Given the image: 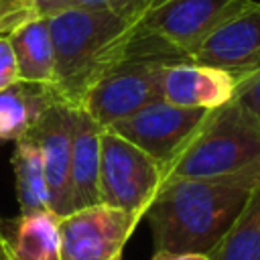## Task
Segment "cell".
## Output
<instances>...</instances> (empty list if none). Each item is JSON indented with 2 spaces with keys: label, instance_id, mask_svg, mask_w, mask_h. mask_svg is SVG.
I'll return each instance as SVG.
<instances>
[{
  "label": "cell",
  "instance_id": "cell-1",
  "mask_svg": "<svg viewBox=\"0 0 260 260\" xmlns=\"http://www.w3.org/2000/svg\"><path fill=\"white\" fill-rule=\"evenodd\" d=\"M260 169L217 179L165 181L144 217L150 223L154 252L209 254L240 215Z\"/></svg>",
  "mask_w": 260,
  "mask_h": 260
},
{
  "label": "cell",
  "instance_id": "cell-2",
  "mask_svg": "<svg viewBox=\"0 0 260 260\" xmlns=\"http://www.w3.org/2000/svg\"><path fill=\"white\" fill-rule=\"evenodd\" d=\"M47 22L55 51V89L75 108L126 57L138 28V22L124 20L114 12L79 6Z\"/></svg>",
  "mask_w": 260,
  "mask_h": 260
},
{
  "label": "cell",
  "instance_id": "cell-3",
  "mask_svg": "<svg viewBox=\"0 0 260 260\" xmlns=\"http://www.w3.org/2000/svg\"><path fill=\"white\" fill-rule=\"evenodd\" d=\"M260 169V120L234 98L211 110L193 140L165 169V181L217 179Z\"/></svg>",
  "mask_w": 260,
  "mask_h": 260
},
{
  "label": "cell",
  "instance_id": "cell-4",
  "mask_svg": "<svg viewBox=\"0 0 260 260\" xmlns=\"http://www.w3.org/2000/svg\"><path fill=\"white\" fill-rule=\"evenodd\" d=\"M165 183L162 167L110 128L100 136V203L144 217Z\"/></svg>",
  "mask_w": 260,
  "mask_h": 260
},
{
  "label": "cell",
  "instance_id": "cell-5",
  "mask_svg": "<svg viewBox=\"0 0 260 260\" xmlns=\"http://www.w3.org/2000/svg\"><path fill=\"white\" fill-rule=\"evenodd\" d=\"M167 65L171 63L165 59L126 51V57L85 93L79 108L102 128H108L140 108L162 100L160 79Z\"/></svg>",
  "mask_w": 260,
  "mask_h": 260
},
{
  "label": "cell",
  "instance_id": "cell-6",
  "mask_svg": "<svg viewBox=\"0 0 260 260\" xmlns=\"http://www.w3.org/2000/svg\"><path fill=\"white\" fill-rule=\"evenodd\" d=\"M211 110L181 108L160 100L140 108L108 128L144 150L165 171L201 130Z\"/></svg>",
  "mask_w": 260,
  "mask_h": 260
},
{
  "label": "cell",
  "instance_id": "cell-7",
  "mask_svg": "<svg viewBox=\"0 0 260 260\" xmlns=\"http://www.w3.org/2000/svg\"><path fill=\"white\" fill-rule=\"evenodd\" d=\"M140 219L104 203L75 209L59 219V260H118Z\"/></svg>",
  "mask_w": 260,
  "mask_h": 260
},
{
  "label": "cell",
  "instance_id": "cell-8",
  "mask_svg": "<svg viewBox=\"0 0 260 260\" xmlns=\"http://www.w3.org/2000/svg\"><path fill=\"white\" fill-rule=\"evenodd\" d=\"M244 0H158L138 22V30L191 61L201 41Z\"/></svg>",
  "mask_w": 260,
  "mask_h": 260
},
{
  "label": "cell",
  "instance_id": "cell-9",
  "mask_svg": "<svg viewBox=\"0 0 260 260\" xmlns=\"http://www.w3.org/2000/svg\"><path fill=\"white\" fill-rule=\"evenodd\" d=\"M193 63L223 69L238 81L260 69V2L244 0L193 51Z\"/></svg>",
  "mask_w": 260,
  "mask_h": 260
},
{
  "label": "cell",
  "instance_id": "cell-10",
  "mask_svg": "<svg viewBox=\"0 0 260 260\" xmlns=\"http://www.w3.org/2000/svg\"><path fill=\"white\" fill-rule=\"evenodd\" d=\"M75 114L77 108L61 98L47 108V112L41 116L35 128L26 134L35 140L43 154L49 189V209L59 217L73 211L69 191V169Z\"/></svg>",
  "mask_w": 260,
  "mask_h": 260
},
{
  "label": "cell",
  "instance_id": "cell-11",
  "mask_svg": "<svg viewBox=\"0 0 260 260\" xmlns=\"http://www.w3.org/2000/svg\"><path fill=\"white\" fill-rule=\"evenodd\" d=\"M238 77L193 61L171 63L162 69V100L181 108L217 110L236 98Z\"/></svg>",
  "mask_w": 260,
  "mask_h": 260
},
{
  "label": "cell",
  "instance_id": "cell-12",
  "mask_svg": "<svg viewBox=\"0 0 260 260\" xmlns=\"http://www.w3.org/2000/svg\"><path fill=\"white\" fill-rule=\"evenodd\" d=\"M102 126L81 108L75 114L73 144H71V169L69 191L73 211L100 203V136Z\"/></svg>",
  "mask_w": 260,
  "mask_h": 260
},
{
  "label": "cell",
  "instance_id": "cell-13",
  "mask_svg": "<svg viewBox=\"0 0 260 260\" xmlns=\"http://www.w3.org/2000/svg\"><path fill=\"white\" fill-rule=\"evenodd\" d=\"M59 219L51 209L0 219L10 260H59Z\"/></svg>",
  "mask_w": 260,
  "mask_h": 260
},
{
  "label": "cell",
  "instance_id": "cell-14",
  "mask_svg": "<svg viewBox=\"0 0 260 260\" xmlns=\"http://www.w3.org/2000/svg\"><path fill=\"white\" fill-rule=\"evenodd\" d=\"M61 100L55 85L16 81L0 89V140L24 138L41 116Z\"/></svg>",
  "mask_w": 260,
  "mask_h": 260
},
{
  "label": "cell",
  "instance_id": "cell-15",
  "mask_svg": "<svg viewBox=\"0 0 260 260\" xmlns=\"http://www.w3.org/2000/svg\"><path fill=\"white\" fill-rule=\"evenodd\" d=\"M12 45L18 79L28 83L55 85V51L45 18H35L8 35Z\"/></svg>",
  "mask_w": 260,
  "mask_h": 260
},
{
  "label": "cell",
  "instance_id": "cell-16",
  "mask_svg": "<svg viewBox=\"0 0 260 260\" xmlns=\"http://www.w3.org/2000/svg\"><path fill=\"white\" fill-rule=\"evenodd\" d=\"M12 171H14L16 199H18L20 213L49 209L45 162H43V154L32 138L24 136L14 142Z\"/></svg>",
  "mask_w": 260,
  "mask_h": 260
},
{
  "label": "cell",
  "instance_id": "cell-17",
  "mask_svg": "<svg viewBox=\"0 0 260 260\" xmlns=\"http://www.w3.org/2000/svg\"><path fill=\"white\" fill-rule=\"evenodd\" d=\"M209 260H260V183L240 215L207 254Z\"/></svg>",
  "mask_w": 260,
  "mask_h": 260
},
{
  "label": "cell",
  "instance_id": "cell-18",
  "mask_svg": "<svg viewBox=\"0 0 260 260\" xmlns=\"http://www.w3.org/2000/svg\"><path fill=\"white\" fill-rule=\"evenodd\" d=\"M158 0H79V8H98L118 14L124 20L140 22Z\"/></svg>",
  "mask_w": 260,
  "mask_h": 260
},
{
  "label": "cell",
  "instance_id": "cell-19",
  "mask_svg": "<svg viewBox=\"0 0 260 260\" xmlns=\"http://www.w3.org/2000/svg\"><path fill=\"white\" fill-rule=\"evenodd\" d=\"M37 0H0V35L8 37L18 26L35 20Z\"/></svg>",
  "mask_w": 260,
  "mask_h": 260
},
{
  "label": "cell",
  "instance_id": "cell-20",
  "mask_svg": "<svg viewBox=\"0 0 260 260\" xmlns=\"http://www.w3.org/2000/svg\"><path fill=\"white\" fill-rule=\"evenodd\" d=\"M236 98L260 120V69L238 81Z\"/></svg>",
  "mask_w": 260,
  "mask_h": 260
},
{
  "label": "cell",
  "instance_id": "cell-21",
  "mask_svg": "<svg viewBox=\"0 0 260 260\" xmlns=\"http://www.w3.org/2000/svg\"><path fill=\"white\" fill-rule=\"evenodd\" d=\"M16 81H20V79H18V65H16L12 45H10L8 37L0 35V89L12 85Z\"/></svg>",
  "mask_w": 260,
  "mask_h": 260
},
{
  "label": "cell",
  "instance_id": "cell-22",
  "mask_svg": "<svg viewBox=\"0 0 260 260\" xmlns=\"http://www.w3.org/2000/svg\"><path fill=\"white\" fill-rule=\"evenodd\" d=\"M79 0H37L35 4V18H53L61 12H67L77 6Z\"/></svg>",
  "mask_w": 260,
  "mask_h": 260
},
{
  "label": "cell",
  "instance_id": "cell-23",
  "mask_svg": "<svg viewBox=\"0 0 260 260\" xmlns=\"http://www.w3.org/2000/svg\"><path fill=\"white\" fill-rule=\"evenodd\" d=\"M152 260H209L205 254L195 252H154Z\"/></svg>",
  "mask_w": 260,
  "mask_h": 260
},
{
  "label": "cell",
  "instance_id": "cell-24",
  "mask_svg": "<svg viewBox=\"0 0 260 260\" xmlns=\"http://www.w3.org/2000/svg\"><path fill=\"white\" fill-rule=\"evenodd\" d=\"M0 260H10V254H8V248H6V240H4L2 228H0Z\"/></svg>",
  "mask_w": 260,
  "mask_h": 260
},
{
  "label": "cell",
  "instance_id": "cell-25",
  "mask_svg": "<svg viewBox=\"0 0 260 260\" xmlns=\"http://www.w3.org/2000/svg\"><path fill=\"white\" fill-rule=\"evenodd\" d=\"M118 260H120V258H118Z\"/></svg>",
  "mask_w": 260,
  "mask_h": 260
}]
</instances>
